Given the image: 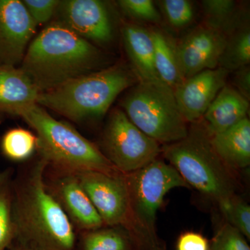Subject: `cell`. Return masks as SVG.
<instances>
[{
  "mask_svg": "<svg viewBox=\"0 0 250 250\" xmlns=\"http://www.w3.org/2000/svg\"><path fill=\"white\" fill-rule=\"evenodd\" d=\"M47 165L39 154L14 173L12 245L29 250H77L78 233L46 187Z\"/></svg>",
  "mask_w": 250,
  "mask_h": 250,
  "instance_id": "obj_1",
  "label": "cell"
},
{
  "mask_svg": "<svg viewBox=\"0 0 250 250\" xmlns=\"http://www.w3.org/2000/svg\"><path fill=\"white\" fill-rule=\"evenodd\" d=\"M106 62L96 46L57 21L31 41L20 68L43 93L107 67Z\"/></svg>",
  "mask_w": 250,
  "mask_h": 250,
  "instance_id": "obj_2",
  "label": "cell"
},
{
  "mask_svg": "<svg viewBox=\"0 0 250 250\" xmlns=\"http://www.w3.org/2000/svg\"><path fill=\"white\" fill-rule=\"evenodd\" d=\"M138 82L132 69L115 64L41 93L36 103L80 123L103 116L122 92Z\"/></svg>",
  "mask_w": 250,
  "mask_h": 250,
  "instance_id": "obj_3",
  "label": "cell"
},
{
  "mask_svg": "<svg viewBox=\"0 0 250 250\" xmlns=\"http://www.w3.org/2000/svg\"><path fill=\"white\" fill-rule=\"evenodd\" d=\"M18 116L35 131L37 153L49 166L75 173L89 171L121 173L94 143L68 123L56 120L37 104L24 108Z\"/></svg>",
  "mask_w": 250,
  "mask_h": 250,
  "instance_id": "obj_4",
  "label": "cell"
},
{
  "mask_svg": "<svg viewBox=\"0 0 250 250\" xmlns=\"http://www.w3.org/2000/svg\"><path fill=\"white\" fill-rule=\"evenodd\" d=\"M129 200L126 228L136 250H166L155 230L156 213L172 189L188 187L173 166L156 159L125 174Z\"/></svg>",
  "mask_w": 250,
  "mask_h": 250,
  "instance_id": "obj_5",
  "label": "cell"
},
{
  "mask_svg": "<svg viewBox=\"0 0 250 250\" xmlns=\"http://www.w3.org/2000/svg\"><path fill=\"white\" fill-rule=\"evenodd\" d=\"M210 137L202 119L191 123L184 139L164 145L161 152L188 185L219 202L234 195L236 187Z\"/></svg>",
  "mask_w": 250,
  "mask_h": 250,
  "instance_id": "obj_6",
  "label": "cell"
},
{
  "mask_svg": "<svg viewBox=\"0 0 250 250\" xmlns=\"http://www.w3.org/2000/svg\"><path fill=\"white\" fill-rule=\"evenodd\" d=\"M121 106L135 126L159 143L170 144L187 136V123L173 90L166 85L139 81L122 99Z\"/></svg>",
  "mask_w": 250,
  "mask_h": 250,
  "instance_id": "obj_7",
  "label": "cell"
},
{
  "mask_svg": "<svg viewBox=\"0 0 250 250\" xmlns=\"http://www.w3.org/2000/svg\"><path fill=\"white\" fill-rule=\"evenodd\" d=\"M102 147L104 155L124 174L143 168L161 153L159 143L135 126L121 108L110 113Z\"/></svg>",
  "mask_w": 250,
  "mask_h": 250,
  "instance_id": "obj_8",
  "label": "cell"
},
{
  "mask_svg": "<svg viewBox=\"0 0 250 250\" xmlns=\"http://www.w3.org/2000/svg\"><path fill=\"white\" fill-rule=\"evenodd\" d=\"M46 187L58 202L77 233L103 228L104 223L77 173L47 165Z\"/></svg>",
  "mask_w": 250,
  "mask_h": 250,
  "instance_id": "obj_9",
  "label": "cell"
},
{
  "mask_svg": "<svg viewBox=\"0 0 250 250\" xmlns=\"http://www.w3.org/2000/svg\"><path fill=\"white\" fill-rule=\"evenodd\" d=\"M77 174L104 225L126 227L129 200L125 174L95 171Z\"/></svg>",
  "mask_w": 250,
  "mask_h": 250,
  "instance_id": "obj_10",
  "label": "cell"
},
{
  "mask_svg": "<svg viewBox=\"0 0 250 250\" xmlns=\"http://www.w3.org/2000/svg\"><path fill=\"white\" fill-rule=\"evenodd\" d=\"M55 14L59 16L57 22L85 40L100 44H107L113 40V22L107 6L103 1H60Z\"/></svg>",
  "mask_w": 250,
  "mask_h": 250,
  "instance_id": "obj_11",
  "label": "cell"
},
{
  "mask_svg": "<svg viewBox=\"0 0 250 250\" xmlns=\"http://www.w3.org/2000/svg\"><path fill=\"white\" fill-rule=\"evenodd\" d=\"M227 36L214 28L200 24L176 42L179 68L184 80L218 67Z\"/></svg>",
  "mask_w": 250,
  "mask_h": 250,
  "instance_id": "obj_12",
  "label": "cell"
},
{
  "mask_svg": "<svg viewBox=\"0 0 250 250\" xmlns=\"http://www.w3.org/2000/svg\"><path fill=\"white\" fill-rule=\"evenodd\" d=\"M37 24L22 1L0 0V62L16 66L22 62Z\"/></svg>",
  "mask_w": 250,
  "mask_h": 250,
  "instance_id": "obj_13",
  "label": "cell"
},
{
  "mask_svg": "<svg viewBox=\"0 0 250 250\" xmlns=\"http://www.w3.org/2000/svg\"><path fill=\"white\" fill-rule=\"evenodd\" d=\"M229 73L221 67L203 70L184 80L173 90L179 111L187 123L201 121L210 104L227 84Z\"/></svg>",
  "mask_w": 250,
  "mask_h": 250,
  "instance_id": "obj_14",
  "label": "cell"
},
{
  "mask_svg": "<svg viewBox=\"0 0 250 250\" xmlns=\"http://www.w3.org/2000/svg\"><path fill=\"white\" fill-rule=\"evenodd\" d=\"M121 33L131 69L139 81L166 85L156 72L154 43L149 29L134 23L125 22Z\"/></svg>",
  "mask_w": 250,
  "mask_h": 250,
  "instance_id": "obj_15",
  "label": "cell"
},
{
  "mask_svg": "<svg viewBox=\"0 0 250 250\" xmlns=\"http://www.w3.org/2000/svg\"><path fill=\"white\" fill-rule=\"evenodd\" d=\"M40 91L21 68L0 62V113L18 116L34 104Z\"/></svg>",
  "mask_w": 250,
  "mask_h": 250,
  "instance_id": "obj_16",
  "label": "cell"
},
{
  "mask_svg": "<svg viewBox=\"0 0 250 250\" xmlns=\"http://www.w3.org/2000/svg\"><path fill=\"white\" fill-rule=\"evenodd\" d=\"M249 101L231 85L220 90L202 121L210 134L223 132L248 118Z\"/></svg>",
  "mask_w": 250,
  "mask_h": 250,
  "instance_id": "obj_17",
  "label": "cell"
},
{
  "mask_svg": "<svg viewBox=\"0 0 250 250\" xmlns=\"http://www.w3.org/2000/svg\"><path fill=\"white\" fill-rule=\"evenodd\" d=\"M213 149L227 167L242 169L250 164V121L246 118L210 137Z\"/></svg>",
  "mask_w": 250,
  "mask_h": 250,
  "instance_id": "obj_18",
  "label": "cell"
},
{
  "mask_svg": "<svg viewBox=\"0 0 250 250\" xmlns=\"http://www.w3.org/2000/svg\"><path fill=\"white\" fill-rule=\"evenodd\" d=\"M154 49V63L160 80L174 90L184 78L179 68L176 42L167 33L157 27L149 29Z\"/></svg>",
  "mask_w": 250,
  "mask_h": 250,
  "instance_id": "obj_19",
  "label": "cell"
},
{
  "mask_svg": "<svg viewBox=\"0 0 250 250\" xmlns=\"http://www.w3.org/2000/svg\"><path fill=\"white\" fill-rule=\"evenodd\" d=\"M226 36V45L219 61L218 67L231 72L249 65L250 29L248 21H243Z\"/></svg>",
  "mask_w": 250,
  "mask_h": 250,
  "instance_id": "obj_20",
  "label": "cell"
},
{
  "mask_svg": "<svg viewBox=\"0 0 250 250\" xmlns=\"http://www.w3.org/2000/svg\"><path fill=\"white\" fill-rule=\"evenodd\" d=\"M201 4L204 24L221 31L225 36L244 21L236 1L233 0H204Z\"/></svg>",
  "mask_w": 250,
  "mask_h": 250,
  "instance_id": "obj_21",
  "label": "cell"
},
{
  "mask_svg": "<svg viewBox=\"0 0 250 250\" xmlns=\"http://www.w3.org/2000/svg\"><path fill=\"white\" fill-rule=\"evenodd\" d=\"M14 171L11 168L0 170V250H6L14 243Z\"/></svg>",
  "mask_w": 250,
  "mask_h": 250,
  "instance_id": "obj_22",
  "label": "cell"
},
{
  "mask_svg": "<svg viewBox=\"0 0 250 250\" xmlns=\"http://www.w3.org/2000/svg\"><path fill=\"white\" fill-rule=\"evenodd\" d=\"M77 250H136L127 233L100 228L78 233Z\"/></svg>",
  "mask_w": 250,
  "mask_h": 250,
  "instance_id": "obj_23",
  "label": "cell"
},
{
  "mask_svg": "<svg viewBox=\"0 0 250 250\" xmlns=\"http://www.w3.org/2000/svg\"><path fill=\"white\" fill-rule=\"evenodd\" d=\"M0 147L5 157L16 162H23L37 152V136L29 130L13 128L3 135Z\"/></svg>",
  "mask_w": 250,
  "mask_h": 250,
  "instance_id": "obj_24",
  "label": "cell"
},
{
  "mask_svg": "<svg viewBox=\"0 0 250 250\" xmlns=\"http://www.w3.org/2000/svg\"><path fill=\"white\" fill-rule=\"evenodd\" d=\"M169 25L176 29H185L194 21L195 8L188 0H161L157 1Z\"/></svg>",
  "mask_w": 250,
  "mask_h": 250,
  "instance_id": "obj_25",
  "label": "cell"
},
{
  "mask_svg": "<svg viewBox=\"0 0 250 250\" xmlns=\"http://www.w3.org/2000/svg\"><path fill=\"white\" fill-rule=\"evenodd\" d=\"M220 210L228 224L250 238V207L246 202L233 196L218 202Z\"/></svg>",
  "mask_w": 250,
  "mask_h": 250,
  "instance_id": "obj_26",
  "label": "cell"
},
{
  "mask_svg": "<svg viewBox=\"0 0 250 250\" xmlns=\"http://www.w3.org/2000/svg\"><path fill=\"white\" fill-rule=\"evenodd\" d=\"M118 4L125 14L134 19L152 24H159L162 20L152 0H120Z\"/></svg>",
  "mask_w": 250,
  "mask_h": 250,
  "instance_id": "obj_27",
  "label": "cell"
},
{
  "mask_svg": "<svg viewBox=\"0 0 250 250\" xmlns=\"http://www.w3.org/2000/svg\"><path fill=\"white\" fill-rule=\"evenodd\" d=\"M209 250H250L245 236L238 229L227 223L215 233Z\"/></svg>",
  "mask_w": 250,
  "mask_h": 250,
  "instance_id": "obj_28",
  "label": "cell"
},
{
  "mask_svg": "<svg viewBox=\"0 0 250 250\" xmlns=\"http://www.w3.org/2000/svg\"><path fill=\"white\" fill-rule=\"evenodd\" d=\"M23 4L37 25L45 24L57 12L59 0H23Z\"/></svg>",
  "mask_w": 250,
  "mask_h": 250,
  "instance_id": "obj_29",
  "label": "cell"
},
{
  "mask_svg": "<svg viewBox=\"0 0 250 250\" xmlns=\"http://www.w3.org/2000/svg\"><path fill=\"white\" fill-rule=\"evenodd\" d=\"M177 250H209V243L200 233L187 232L179 237Z\"/></svg>",
  "mask_w": 250,
  "mask_h": 250,
  "instance_id": "obj_30",
  "label": "cell"
},
{
  "mask_svg": "<svg viewBox=\"0 0 250 250\" xmlns=\"http://www.w3.org/2000/svg\"><path fill=\"white\" fill-rule=\"evenodd\" d=\"M233 77V86L245 98L250 101V65L235 70Z\"/></svg>",
  "mask_w": 250,
  "mask_h": 250,
  "instance_id": "obj_31",
  "label": "cell"
},
{
  "mask_svg": "<svg viewBox=\"0 0 250 250\" xmlns=\"http://www.w3.org/2000/svg\"><path fill=\"white\" fill-rule=\"evenodd\" d=\"M6 250H29L24 249V248H21V247H18L15 246V245H11V246L9 247Z\"/></svg>",
  "mask_w": 250,
  "mask_h": 250,
  "instance_id": "obj_32",
  "label": "cell"
}]
</instances>
